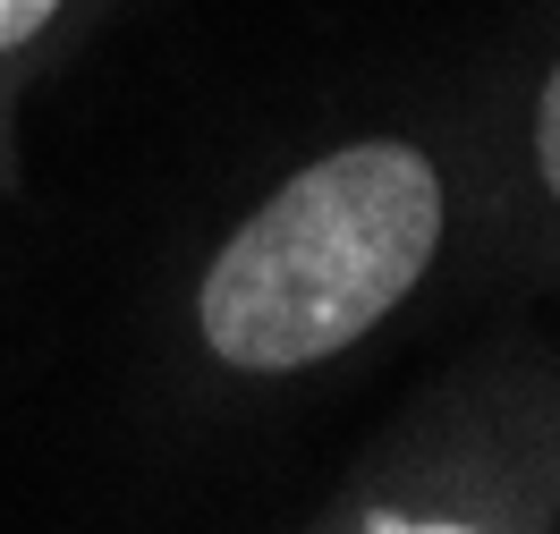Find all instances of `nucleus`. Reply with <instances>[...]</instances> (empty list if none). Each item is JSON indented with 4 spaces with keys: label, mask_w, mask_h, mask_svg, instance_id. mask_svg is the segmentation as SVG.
<instances>
[{
    "label": "nucleus",
    "mask_w": 560,
    "mask_h": 534,
    "mask_svg": "<svg viewBox=\"0 0 560 534\" xmlns=\"http://www.w3.org/2000/svg\"><path fill=\"white\" fill-rule=\"evenodd\" d=\"M77 0H0V69H26L43 43L69 26Z\"/></svg>",
    "instance_id": "nucleus-3"
},
{
    "label": "nucleus",
    "mask_w": 560,
    "mask_h": 534,
    "mask_svg": "<svg viewBox=\"0 0 560 534\" xmlns=\"http://www.w3.org/2000/svg\"><path fill=\"white\" fill-rule=\"evenodd\" d=\"M518 204L535 229V254L560 272V43L544 51V69L518 103Z\"/></svg>",
    "instance_id": "nucleus-2"
},
{
    "label": "nucleus",
    "mask_w": 560,
    "mask_h": 534,
    "mask_svg": "<svg viewBox=\"0 0 560 534\" xmlns=\"http://www.w3.org/2000/svg\"><path fill=\"white\" fill-rule=\"evenodd\" d=\"M458 170L424 137H349L298 162L212 247L196 340L238 382L315 373L374 340L451 254Z\"/></svg>",
    "instance_id": "nucleus-1"
}]
</instances>
